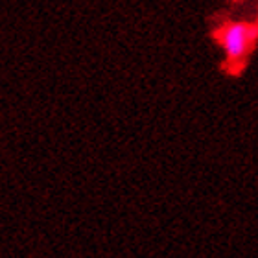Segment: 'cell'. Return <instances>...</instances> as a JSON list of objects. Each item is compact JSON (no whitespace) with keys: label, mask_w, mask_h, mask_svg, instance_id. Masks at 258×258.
Masks as SVG:
<instances>
[{"label":"cell","mask_w":258,"mask_h":258,"mask_svg":"<svg viewBox=\"0 0 258 258\" xmlns=\"http://www.w3.org/2000/svg\"><path fill=\"white\" fill-rule=\"evenodd\" d=\"M225 59L232 64H240L245 61L253 44L258 39V24L242 21L225 22L216 33Z\"/></svg>","instance_id":"obj_1"},{"label":"cell","mask_w":258,"mask_h":258,"mask_svg":"<svg viewBox=\"0 0 258 258\" xmlns=\"http://www.w3.org/2000/svg\"><path fill=\"white\" fill-rule=\"evenodd\" d=\"M231 2H236V0H231Z\"/></svg>","instance_id":"obj_2"}]
</instances>
